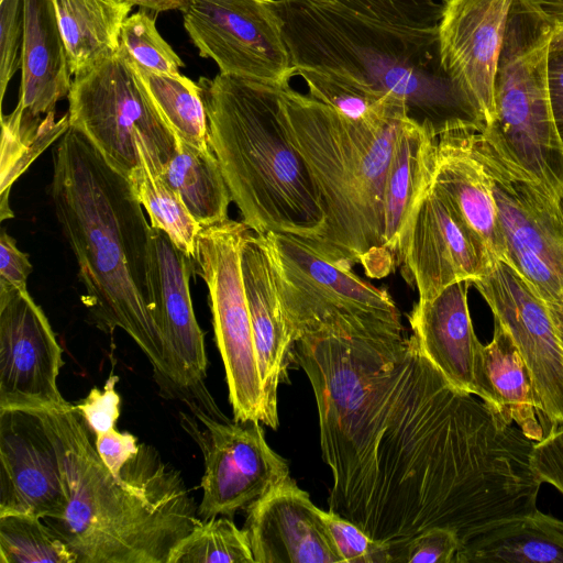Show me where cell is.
Instances as JSON below:
<instances>
[{
  "label": "cell",
  "mask_w": 563,
  "mask_h": 563,
  "mask_svg": "<svg viewBox=\"0 0 563 563\" xmlns=\"http://www.w3.org/2000/svg\"><path fill=\"white\" fill-rule=\"evenodd\" d=\"M294 358L312 386L329 509L388 545L431 528L461 542L537 509L534 444L492 405L451 385L413 335H310Z\"/></svg>",
  "instance_id": "cell-1"
},
{
  "label": "cell",
  "mask_w": 563,
  "mask_h": 563,
  "mask_svg": "<svg viewBox=\"0 0 563 563\" xmlns=\"http://www.w3.org/2000/svg\"><path fill=\"white\" fill-rule=\"evenodd\" d=\"M51 198L97 327L126 332L150 361L161 393L190 407L158 325L152 227L130 180L69 126L54 152Z\"/></svg>",
  "instance_id": "cell-2"
},
{
  "label": "cell",
  "mask_w": 563,
  "mask_h": 563,
  "mask_svg": "<svg viewBox=\"0 0 563 563\" xmlns=\"http://www.w3.org/2000/svg\"><path fill=\"white\" fill-rule=\"evenodd\" d=\"M42 409L64 444L69 494L63 517L43 520L77 563H167L173 548L201 521L179 473L140 444L117 477L74 404Z\"/></svg>",
  "instance_id": "cell-3"
},
{
  "label": "cell",
  "mask_w": 563,
  "mask_h": 563,
  "mask_svg": "<svg viewBox=\"0 0 563 563\" xmlns=\"http://www.w3.org/2000/svg\"><path fill=\"white\" fill-rule=\"evenodd\" d=\"M275 4L295 75L331 73L391 96L437 137L485 128L482 113L442 64L438 27L391 25L316 0Z\"/></svg>",
  "instance_id": "cell-4"
},
{
  "label": "cell",
  "mask_w": 563,
  "mask_h": 563,
  "mask_svg": "<svg viewBox=\"0 0 563 563\" xmlns=\"http://www.w3.org/2000/svg\"><path fill=\"white\" fill-rule=\"evenodd\" d=\"M287 129L318 188L325 229L313 246L331 262L380 279L397 267L385 246V181L398 131L396 107L352 120L310 95L282 88Z\"/></svg>",
  "instance_id": "cell-5"
},
{
  "label": "cell",
  "mask_w": 563,
  "mask_h": 563,
  "mask_svg": "<svg viewBox=\"0 0 563 563\" xmlns=\"http://www.w3.org/2000/svg\"><path fill=\"white\" fill-rule=\"evenodd\" d=\"M209 142L242 221L256 234L287 233L314 246L325 214L287 129L282 88L219 73L200 77Z\"/></svg>",
  "instance_id": "cell-6"
},
{
  "label": "cell",
  "mask_w": 563,
  "mask_h": 563,
  "mask_svg": "<svg viewBox=\"0 0 563 563\" xmlns=\"http://www.w3.org/2000/svg\"><path fill=\"white\" fill-rule=\"evenodd\" d=\"M553 24L542 0H512L494 79L487 140L552 198L563 194V146L549 96Z\"/></svg>",
  "instance_id": "cell-7"
},
{
  "label": "cell",
  "mask_w": 563,
  "mask_h": 563,
  "mask_svg": "<svg viewBox=\"0 0 563 563\" xmlns=\"http://www.w3.org/2000/svg\"><path fill=\"white\" fill-rule=\"evenodd\" d=\"M264 238L295 342L310 335L405 334L400 313L386 289L325 258L302 238L276 232Z\"/></svg>",
  "instance_id": "cell-8"
},
{
  "label": "cell",
  "mask_w": 563,
  "mask_h": 563,
  "mask_svg": "<svg viewBox=\"0 0 563 563\" xmlns=\"http://www.w3.org/2000/svg\"><path fill=\"white\" fill-rule=\"evenodd\" d=\"M67 99L69 126L115 170L128 179L141 166L154 175L164 173L177 140L121 44L113 55L74 76Z\"/></svg>",
  "instance_id": "cell-9"
},
{
  "label": "cell",
  "mask_w": 563,
  "mask_h": 563,
  "mask_svg": "<svg viewBox=\"0 0 563 563\" xmlns=\"http://www.w3.org/2000/svg\"><path fill=\"white\" fill-rule=\"evenodd\" d=\"M465 137L482 163L496 202L507 263L548 303L563 305V211L479 131Z\"/></svg>",
  "instance_id": "cell-10"
},
{
  "label": "cell",
  "mask_w": 563,
  "mask_h": 563,
  "mask_svg": "<svg viewBox=\"0 0 563 563\" xmlns=\"http://www.w3.org/2000/svg\"><path fill=\"white\" fill-rule=\"evenodd\" d=\"M243 221L203 227L197 238L196 273L210 298L214 338L223 361L235 421L264 423V397L241 268Z\"/></svg>",
  "instance_id": "cell-11"
},
{
  "label": "cell",
  "mask_w": 563,
  "mask_h": 563,
  "mask_svg": "<svg viewBox=\"0 0 563 563\" xmlns=\"http://www.w3.org/2000/svg\"><path fill=\"white\" fill-rule=\"evenodd\" d=\"M183 23L221 74L277 86L295 75L275 0H184Z\"/></svg>",
  "instance_id": "cell-12"
},
{
  "label": "cell",
  "mask_w": 563,
  "mask_h": 563,
  "mask_svg": "<svg viewBox=\"0 0 563 563\" xmlns=\"http://www.w3.org/2000/svg\"><path fill=\"white\" fill-rule=\"evenodd\" d=\"M181 423L203 454L201 520L232 518L289 477L287 462L265 440L258 421L218 420L192 410Z\"/></svg>",
  "instance_id": "cell-13"
},
{
  "label": "cell",
  "mask_w": 563,
  "mask_h": 563,
  "mask_svg": "<svg viewBox=\"0 0 563 563\" xmlns=\"http://www.w3.org/2000/svg\"><path fill=\"white\" fill-rule=\"evenodd\" d=\"M472 284L510 334L529 369L547 437L563 426V350L549 308L505 261H495L490 271Z\"/></svg>",
  "instance_id": "cell-14"
},
{
  "label": "cell",
  "mask_w": 563,
  "mask_h": 563,
  "mask_svg": "<svg viewBox=\"0 0 563 563\" xmlns=\"http://www.w3.org/2000/svg\"><path fill=\"white\" fill-rule=\"evenodd\" d=\"M64 444L42 408H0V514L59 519L68 505Z\"/></svg>",
  "instance_id": "cell-15"
},
{
  "label": "cell",
  "mask_w": 563,
  "mask_h": 563,
  "mask_svg": "<svg viewBox=\"0 0 563 563\" xmlns=\"http://www.w3.org/2000/svg\"><path fill=\"white\" fill-rule=\"evenodd\" d=\"M63 349L27 290H0V408L63 405L57 387Z\"/></svg>",
  "instance_id": "cell-16"
},
{
  "label": "cell",
  "mask_w": 563,
  "mask_h": 563,
  "mask_svg": "<svg viewBox=\"0 0 563 563\" xmlns=\"http://www.w3.org/2000/svg\"><path fill=\"white\" fill-rule=\"evenodd\" d=\"M495 261L448 198L431 186L415 212L399 261L419 299H431L457 282L472 284Z\"/></svg>",
  "instance_id": "cell-17"
},
{
  "label": "cell",
  "mask_w": 563,
  "mask_h": 563,
  "mask_svg": "<svg viewBox=\"0 0 563 563\" xmlns=\"http://www.w3.org/2000/svg\"><path fill=\"white\" fill-rule=\"evenodd\" d=\"M152 245L158 285V325L169 364L195 401L190 410L228 420L205 385L207 354L205 334L191 301L189 279L195 260L177 249L167 234L152 228Z\"/></svg>",
  "instance_id": "cell-18"
},
{
  "label": "cell",
  "mask_w": 563,
  "mask_h": 563,
  "mask_svg": "<svg viewBox=\"0 0 563 563\" xmlns=\"http://www.w3.org/2000/svg\"><path fill=\"white\" fill-rule=\"evenodd\" d=\"M512 0H451L438 25L442 64L485 120L495 119L494 79Z\"/></svg>",
  "instance_id": "cell-19"
},
{
  "label": "cell",
  "mask_w": 563,
  "mask_h": 563,
  "mask_svg": "<svg viewBox=\"0 0 563 563\" xmlns=\"http://www.w3.org/2000/svg\"><path fill=\"white\" fill-rule=\"evenodd\" d=\"M244 530L255 563H343L323 517L288 477L247 509Z\"/></svg>",
  "instance_id": "cell-20"
},
{
  "label": "cell",
  "mask_w": 563,
  "mask_h": 563,
  "mask_svg": "<svg viewBox=\"0 0 563 563\" xmlns=\"http://www.w3.org/2000/svg\"><path fill=\"white\" fill-rule=\"evenodd\" d=\"M241 268L264 397V424L277 429V393L295 362V341L279 302L264 235L247 231L241 245Z\"/></svg>",
  "instance_id": "cell-21"
},
{
  "label": "cell",
  "mask_w": 563,
  "mask_h": 563,
  "mask_svg": "<svg viewBox=\"0 0 563 563\" xmlns=\"http://www.w3.org/2000/svg\"><path fill=\"white\" fill-rule=\"evenodd\" d=\"M471 282L454 283L435 297L418 300L408 319L422 354L455 388L478 397L476 371L483 343L467 306Z\"/></svg>",
  "instance_id": "cell-22"
},
{
  "label": "cell",
  "mask_w": 563,
  "mask_h": 563,
  "mask_svg": "<svg viewBox=\"0 0 563 563\" xmlns=\"http://www.w3.org/2000/svg\"><path fill=\"white\" fill-rule=\"evenodd\" d=\"M432 186L448 198L494 260L507 262V246L490 183L465 131L439 137Z\"/></svg>",
  "instance_id": "cell-23"
},
{
  "label": "cell",
  "mask_w": 563,
  "mask_h": 563,
  "mask_svg": "<svg viewBox=\"0 0 563 563\" xmlns=\"http://www.w3.org/2000/svg\"><path fill=\"white\" fill-rule=\"evenodd\" d=\"M20 104L34 115L55 112L71 87L65 43L53 0H23Z\"/></svg>",
  "instance_id": "cell-24"
},
{
  "label": "cell",
  "mask_w": 563,
  "mask_h": 563,
  "mask_svg": "<svg viewBox=\"0 0 563 563\" xmlns=\"http://www.w3.org/2000/svg\"><path fill=\"white\" fill-rule=\"evenodd\" d=\"M438 140L409 118L398 131L384 191L385 246L397 267L415 212L432 186Z\"/></svg>",
  "instance_id": "cell-25"
},
{
  "label": "cell",
  "mask_w": 563,
  "mask_h": 563,
  "mask_svg": "<svg viewBox=\"0 0 563 563\" xmlns=\"http://www.w3.org/2000/svg\"><path fill=\"white\" fill-rule=\"evenodd\" d=\"M477 377L479 398L495 407L508 423H515L533 442L545 437L529 369L497 319L493 340L481 346Z\"/></svg>",
  "instance_id": "cell-26"
},
{
  "label": "cell",
  "mask_w": 563,
  "mask_h": 563,
  "mask_svg": "<svg viewBox=\"0 0 563 563\" xmlns=\"http://www.w3.org/2000/svg\"><path fill=\"white\" fill-rule=\"evenodd\" d=\"M563 563V520L536 509L464 539L454 563Z\"/></svg>",
  "instance_id": "cell-27"
},
{
  "label": "cell",
  "mask_w": 563,
  "mask_h": 563,
  "mask_svg": "<svg viewBox=\"0 0 563 563\" xmlns=\"http://www.w3.org/2000/svg\"><path fill=\"white\" fill-rule=\"evenodd\" d=\"M73 76L120 48L122 25L132 9L114 0H53Z\"/></svg>",
  "instance_id": "cell-28"
},
{
  "label": "cell",
  "mask_w": 563,
  "mask_h": 563,
  "mask_svg": "<svg viewBox=\"0 0 563 563\" xmlns=\"http://www.w3.org/2000/svg\"><path fill=\"white\" fill-rule=\"evenodd\" d=\"M203 228L228 220L231 192L213 151L177 141V151L161 175Z\"/></svg>",
  "instance_id": "cell-29"
},
{
  "label": "cell",
  "mask_w": 563,
  "mask_h": 563,
  "mask_svg": "<svg viewBox=\"0 0 563 563\" xmlns=\"http://www.w3.org/2000/svg\"><path fill=\"white\" fill-rule=\"evenodd\" d=\"M1 220L13 217L9 208L12 184L32 162L69 129L68 114L56 120L55 112L34 115L20 104L1 115Z\"/></svg>",
  "instance_id": "cell-30"
},
{
  "label": "cell",
  "mask_w": 563,
  "mask_h": 563,
  "mask_svg": "<svg viewBox=\"0 0 563 563\" xmlns=\"http://www.w3.org/2000/svg\"><path fill=\"white\" fill-rule=\"evenodd\" d=\"M132 63L150 98L176 140L199 151H212L200 85L181 74L155 73L139 66L133 60Z\"/></svg>",
  "instance_id": "cell-31"
},
{
  "label": "cell",
  "mask_w": 563,
  "mask_h": 563,
  "mask_svg": "<svg viewBox=\"0 0 563 563\" xmlns=\"http://www.w3.org/2000/svg\"><path fill=\"white\" fill-rule=\"evenodd\" d=\"M133 191L150 216L151 227L167 234L174 245L195 260L202 227L191 216L178 192L161 175L145 166L129 177Z\"/></svg>",
  "instance_id": "cell-32"
},
{
  "label": "cell",
  "mask_w": 563,
  "mask_h": 563,
  "mask_svg": "<svg viewBox=\"0 0 563 563\" xmlns=\"http://www.w3.org/2000/svg\"><path fill=\"white\" fill-rule=\"evenodd\" d=\"M0 563H77V555L43 519L0 514Z\"/></svg>",
  "instance_id": "cell-33"
},
{
  "label": "cell",
  "mask_w": 563,
  "mask_h": 563,
  "mask_svg": "<svg viewBox=\"0 0 563 563\" xmlns=\"http://www.w3.org/2000/svg\"><path fill=\"white\" fill-rule=\"evenodd\" d=\"M167 563H255L249 537L232 518L201 520L170 551Z\"/></svg>",
  "instance_id": "cell-34"
},
{
  "label": "cell",
  "mask_w": 563,
  "mask_h": 563,
  "mask_svg": "<svg viewBox=\"0 0 563 563\" xmlns=\"http://www.w3.org/2000/svg\"><path fill=\"white\" fill-rule=\"evenodd\" d=\"M296 75L303 78L310 96L352 120L367 119L396 107L406 109L402 101L339 75L308 69L298 70Z\"/></svg>",
  "instance_id": "cell-35"
},
{
  "label": "cell",
  "mask_w": 563,
  "mask_h": 563,
  "mask_svg": "<svg viewBox=\"0 0 563 563\" xmlns=\"http://www.w3.org/2000/svg\"><path fill=\"white\" fill-rule=\"evenodd\" d=\"M120 44L135 64L151 71L176 75L185 65L158 33L155 19L143 9L125 19Z\"/></svg>",
  "instance_id": "cell-36"
},
{
  "label": "cell",
  "mask_w": 563,
  "mask_h": 563,
  "mask_svg": "<svg viewBox=\"0 0 563 563\" xmlns=\"http://www.w3.org/2000/svg\"><path fill=\"white\" fill-rule=\"evenodd\" d=\"M362 16L413 29L438 27L445 8L443 0H316Z\"/></svg>",
  "instance_id": "cell-37"
},
{
  "label": "cell",
  "mask_w": 563,
  "mask_h": 563,
  "mask_svg": "<svg viewBox=\"0 0 563 563\" xmlns=\"http://www.w3.org/2000/svg\"><path fill=\"white\" fill-rule=\"evenodd\" d=\"M323 517L343 563H391L388 545L360 526L330 509L323 510Z\"/></svg>",
  "instance_id": "cell-38"
},
{
  "label": "cell",
  "mask_w": 563,
  "mask_h": 563,
  "mask_svg": "<svg viewBox=\"0 0 563 563\" xmlns=\"http://www.w3.org/2000/svg\"><path fill=\"white\" fill-rule=\"evenodd\" d=\"M460 548L457 534L431 528L409 539L391 553V563H454Z\"/></svg>",
  "instance_id": "cell-39"
},
{
  "label": "cell",
  "mask_w": 563,
  "mask_h": 563,
  "mask_svg": "<svg viewBox=\"0 0 563 563\" xmlns=\"http://www.w3.org/2000/svg\"><path fill=\"white\" fill-rule=\"evenodd\" d=\"M23 0H0V97L21 67Z\"/></svg>",
  "instance_id": "cell-40"
},
{
  "label": "cell",
  "mask_w": 563,
  "mask_h": 563,
  "mask_svg": "<svg viewBox=\"0 0 563 563\" xmlns=\"http://www.w3.org/2000/svg\"><path fill=\"white\" fill-rule=\"evenodd\" d=\"M118 382L117 375H110L103 390L92 388L85 399L74 405L93 437L115 428L121 401L115 390Z\"/></svg>",
  "instance_id": "cell-41"
},
{
  "label": "cell",
  "mask_w": 563,
  "mask_h": 563,
  "mask_svg": "<svg viewBox=\"0 0 563 563\" xmlns=\"http://www.w3.org/2000/svg\"><path fill=\"white\" fill-rule=\"evenodd\" d=\"M530 462L542 483L553 485L563 494V426L534 442Z\"/></svg>",
  "instance_id": "cell-42"
},
{
  "label": "cell",
  "mask_w": 563,
  "mask_h": 563,
  "mask_svg": "<svg viewBox=\"0 0 563 563\" xmlns=\"http://www.w3.org/2000/svg\"><path fill=\"white\" fill-rule=\"evenodd\" d=\"M32 271L29 256L20 251L15 240L2 230L0 235V290H27V277Z\"/></svg>",
  "instance_id": "cell-43"
},
{
  "label": "cell",
  "mask_w": 563,
  "mask_h": 563,
  "mask_svg": "<svg viewBox=\"0 0 563 563\" xmlns=\"http://www.w3.org/2000/svg\"><path fill=\"white\" fill-rule=\"evenodd\" d=\"M137 439L130 432L117 428L93 437L96 450L108 470L117 477L129 460L140 451Z\"/></svg>",
  "instance_id": "cell-44"
},
{
  "label": "cell",
  "mask_w": 563,
  "mask_h": 563,
  "mask_svg": "<svg viewBox=\"0 0 563 563\" xmlns=\"http://www.w3.org/2000/svg\"><path fill=\"white\" fill-rule=\"evenodd\" d=\"M548 73L552 117L563 146V52H550Z\"/></svg>",
  "instance_id": "cell-45"
},
{
  "label": "cell",
  "mask_w": 563,
  "mask_h": 563,
  "mask_svg": "<svg viewBox=\"0 0 563 563\" xmlns=\"http://www.w3.org/2000/svg\"><path fill=\"white\" fill-rule=\"evenodd\" d=\"M553 24L550 52H563V0H542Z\"/></svg>",
  "instance_id": "cell-46"
},
{
  "label": "cell",
  "mask_w": 563,
  "mask_h": 563,
  "mask_svg": "<svg viewBox=\"0 0 563 563\" xmlns=\"http://www.w3.org/2000/svg\"><path fill=\"white\" fill-rule=\"evenodd\" d=\"M130 5H139L143 10L154 12H165L169 10H180L184 0H114Z\"/></svg>",
  "instance_id": "cell-47"
},
{
  "label": "cell",
  "mask_w": 563,
  "mask_h": 563,
  "mask_svg": "<svg viewBox=\"0 0 563 563\" xmlns=\"http://www.w3.org/2000/svg\"><path fill=\"white\" fill-rule=\"evenodd\" d=\"M553 320L562 350H563V305L545 302Z\"/></svg>",
  "instance_id": "cell-48"
},
{
  "label": "cell",
  "mask_w": 563,
  "mask_h": 563,
  "mask_svg": "<svg viewBox=\"0 0 563 563\" xmlns=\"http://www.w3.org/2000/svg\"><path fill=\"white\" fill-rule=\"evenodd\" d=\"M559 203H560V207L563 211V195L561 196V198L559 199Z\"/></svg>",
  "instance_id": "cell-49"
},
{
  "label": "cell",
  "mask_w": 563,
  "mask_h": 563,
  "mask_svg": "<svg viewBox=\"0 0 563 563\" xmlns=\"http://www.w3.org/2000/svg\"><path fill=\"white\" fill-rule=\"evenodd\" d=\"M451 0H443V2L446 4L448 2H450Z\"/></svg>",
  "instance_id": "cell-50"
}]
</instances>
